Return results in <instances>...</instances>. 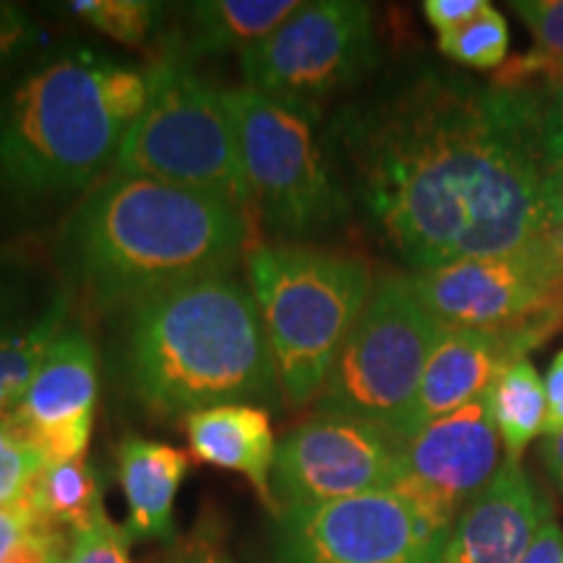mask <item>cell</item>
Masks as SVG:
<instances>
[{"label": "cell", "instance_id": "obj_1", "mask_svg": "<svg viewBox=\"0 0 563 563\" xmlns=\"http://www.w3.org/2000/svg\"><path fill=\"white\" fill-rule=\"evenodd\" d=\"M344 196L415 272L506 256L551 230L545 112L525 89L420 70L334 115Z\"/></svg>", "mask_w": 563, "mask_h": 563}, {"label": "cell", "instance_id": "obj_2", "mask_svg": "<svg viewBox=\"0 0 563 563\" xmlns=\"http://www.w3.org/2000/svg\"><path fill=\"white\" fill-rule=\"evenodd\" d=\"M249 224L220 196L108 173L68 211L55 269L70 300L125 313L183 282L235 272Z\"/></svg>", "mask_w": 563, "mask_h": 563}, {"label": "cell", "instance_id": "obj_3", "mask_svg": "<svg viewBox=\"0 0 563 563\" xmlns=\"http://www.w3.org/2000/svg\"><path fill=\"white\" fill-rule=\"evenodd\" d=\"M152 97V68L60 47L0 74V217L37 214L97 186Z\"/></svg>", "mask_w": 563, "mask_h": 563}, {"label": "cell", "instance_id": "obj_4", "mask_svg": "<svg viewBox=\"0 0 563 563\" xmlns=\"http://www.w3.org/2000/svg\"><path fill=\"white\" fill-rule=\"evenodd\" d=\"M121 371L159 418L269 402L279 378L262 313L232 274H211L125 311Z\"/></svg>", "mask_w": 563, "mask_h": 563}, {"label": "cell", "instance_id": "obj_5", "mask_svg": "<svg viewBox=\"0 0 563 563\" xmlns=\"http://www.w3.org/2000/svg\"><path fill=\"white\" fill-rule=\"evenodd\" d=\"M245 269L282 397L292 407L313 402L376 285L368 264L347 253L277 243L245 253Z\"/></svg>", "mask_w": 563, "mask_h": 563}, {"label": "cell", "instance_id": "obj_6", "mask_svg": "<svg viewBox=\"0 0 563 563\" xmlns=\"http://www.w3.org/2000/svg\"><path fill=\"white\" fill-rule=\"evenodd\" d=\"M253 217L285 241L327 230L347 211V196L321 133V108L249 87L224 89Z\"/></svg>", "mask_w": 563, "mask_h": 563}, {"label": "cell", "instance_id": "obj_7", "mask_svg": "<svg viewBox=\"0 0 563 563\" xmlns=\"http://www.w3.org/2000/svg\"><path fill=\"white\" fill-rule=\"evenodd\" d=\"M110 173L220 196L253 220L224 89L211 87L178 58L152 66V97L125 133Z\"/></svg>", "mask_w": 563, "mask_h": 563}, {"label": "cell", "instance_id": "obj_8", "mask_svg": "<svg viewBox=\"0 0 563 563\" xmlns=\"http://www.w3.org/2000/svg\"><path fill=\"white\" fill-rule=\"evenodd\" d=\"M443 332L415 295L410 277H382L316 399L319 412L373 422L391 435L410 410Z\"/></svg>", "mask_w": 563, "mask_h": 563}, {"label": "cell", "instance_id": "obj_9", "mask_svg": "<svg viewBox=\"0 0 563 563\" xmlns=\"http://www.w3.org/2000/svg\"><path fill=\"white\" fill-rule=\"evenodd\" d=\"M376 34L368 3L319 0L300 3L249 51L241 53L245 87L279 100L319 104L347 89L373 66Z\"/></svg>", "mask_w": 563, "mask_h": 563}, {"label": "cell", "instance_id": "obj_10", "mask_svg": "<svg viewBox=\"0 0 563 563\" xmlns=\"http://www.w3.org/2000/svg\"><path fill=\"white\" fill-rule=\"evenodd\" d=\"M277 517V563H439L452 532L391 488Z\"/></svg>", "mask_w": 563, "mask_h": 563}, {"label": "cell", "instance_id": "obj_11", "mask_svg": "<svg viewBox=\"0 0 563 563\" xmlns=\"http://www.w3.org/2000/svg\"><path fill=\"white\" fill-rule=\"evenodd\" d=\"M397 481V441L373 422L319 412L277 446L272 496L277 514L363 493Z\"/></svg>", "mask_w": 563, "mask_h": 563}, {"label": "cell", "instance_id": "obj_12", "mask_svg": "<svg viewBox=\"0 0 563 563\" xmlns=\"http://www.w3.org/2000/svg\"><path fill=\"white\" fill-rule=\"evenodd\" d=\"M407 277L443 329L506 334L563 300L543 238L506 256L464 258Z\"/></svg>", "mask_w": 563, "mask_h": 563}, {"label": "cell", "instance_id": "obj_13", "mask_svg": "<svg viewBox=\"0 0 563 563\" xmlns=\"http://www.w3.org/2000/svg\"><path fill=\"white\" fill-rule=\"evenodd\" d=\"M498 467L501 435L483 397L397 443V481L391 490L435 525L452 530L460 511L493 481Z\"/></svg>", "mask_w": 563, "mask_h": 563}, {"label": "cell", "instance_id": "obj_14", "mask_svg": "<svg viewBox=\"0 0 563 563\" xmlns=\"http://www.w3.org/2000/svg\"><path fill=\"white\" fill-rule=\"evenodd\" d=\"M100 378L95 344L68 323L47 350L16 410L5 415L47 464L81 460L95 428Z\"/></svg>", "mask_w": 563, "mask_h": 563}, {"label": "cell", "instance_id": "obj_15", "mask_svg": "<svg viewBox=\"0 0 563 563\" xmlns=\"http://www.w3.org/2000/svg\"><path fill=\"white\" fill-rule=\"evenodd\" d=\"M68 313L60 279L16 262L0 264V418L16 410L47 350L70 323Z\"/></svg>", "mask_w": 563, "mask_h": 563}, {"label": "cell", "instance_id": "obj_16", "mask_svg": "<svg viewBox=\"0 0 563 563\" xmlns=\"http://www.w3.org/2000/svg\"><path fill=\"white\" fill-rule=\"evenodd\" d=\"M548 519L551 506L522 464L506 460L460 511L439 563H519Z\"/></svg>", "mask_w": 563, "mask_h": 563}, {"label": "cell", "instance_id": "obj_17", "mask_svg": "<svg viewBox=\"0 0 563 563\" xmlns=\"http://www.w3.org/2000/svg\"><path fill=\"white\" fill-rule=\"evenodd\" d=\"M506 363H511L509 352L498 334L446 329L428 357L418 394L391 439L402 443L428 422L483 399Z\"/></svg>", "mask_w": 563, "mask_h": 563}, {"label": "cell", "instance_id": "obj_18", "mask_svg": "<svg viewBox=\"0 0 563 563\" xmlns=\"http://www.w3.org/2000/svg\"><path fill=\"white\" fill-rule=\"evenodd\" d=\"M188 441L201 462L249 477L264 504L277 511L272 496V467L277 443L269 412L256 405H220L186 418Z\"/></svg>", "mask_w": 563, "mask_h": 563}, {"label": "cell", "instance_id": "obj_19", "mask_svg": "<svg viewBox=\"0 0 563 563\" xmlns=\"http://www.w3.org/2000/svg\"><path fill=\"white\" fill-rule=\"evenodd\" d=\"M295 0H203L180 5L173 53L167 58L191 63L203 55L249 51L298 11Z\"/></svg>", "mask_w": 563, "mask_h": 563}, {"label": "cell", "instance_id": "obj_20", "mask_svg": "<svg viewBox=\"0 0 563 563\" xmlns=\"http://www.w3.org/2000/svg\"><path fill=\"white\" fill-rule=\"evenodd\" d=\"M118 467L129 504V538L170 540L173 506L188 473V456L159 441L125 439L118 452Z\"/></svg>", "mask_w": 563, "mask_h": 563}, {"label": "cell", "instance_id": "obj_21", "mask_svg": "<svg viewBox=\"0 0 563 563\" xmlns=\"http://www.w3.org/2000/svg\"><path fill=\"white\" fill-rule=\"evenodd\" d=\"M488 410L506 449V460H517L530 443L545 433L548 422V397L545 382L534 365L522 361L506 363L498 371L496 382L490 384Z\"/></svg>", "mask_w": 563, "mask_h": 563}, {"label": "cell", "instance_id": "obj_22", "mask_svg": "<svg viewBox=\"0 0 563 563\" xmlns=\"http://www.w3.org/2000/svg\"><path fill=\"white\" fill-rule=\"evenodd\" d=\"M34 498L55 525L68 527L74 534L87 530L104 511L97 475L84 456L81 460L47 464L37 490H34Z\"/></svg>", "mask_w": 563, "mask_h": 563}, {"label": "cell", "instance_id": "obj_23", "mask_svg": "<svg viewBox=\"0 0 563 563\" xmlns=\"http://www.w3.org/2000/svg\"><path fill=\"white\" fill-rule=\"evenodd\" d=\"M60 530L34 496L0 506V563H66Z\"/></svg>", "mask_w": 563, "mask_h": 563}, {"label": "cell", "instance_id": "obj_24", "mask_svg": "<svg viewBox=\"0 0 563 563\" xmlns=\"http://www.w3.org/2000/svg\"><path fill=\"white\" fill-rule=\"evenodd\" d=\"M439 51L470 68H501L509 55V24L504 13L488 5L481 16L452 34H441Z\"/></svg>", "mask_w": 563, "mask_h": 563}, {"label": "cell", "instance_id": "obj_25", "mask_svg": "<svg viewBox=\"0 0 563 563\" xmlns=\"http://www.w3.org/2000/svg\"><path fill=\"white\" fill-rule=\"evenodd\" d=\"M68 11L123 45H141L154 32L162 5L150 0H74Z\"/></svg>", "mask_w": 563, "mask_h": 563}, {"label": "cell", "instance_id": "obj_26", "mask_svg": "<svg viewBox=\"0 0 563 563\" xmlns=\"http://www.w3.org/2000/svg\"><path fill=\"white\" fill-rule=\"evenodd\" d=\"M45 470V456L19 433L9 418H0V506L32 498Z\"/></svg>", "mask_w": 563, "mask_h": 563}, {"label": "cell", "instance_id": "obj_27", "mask_svg": "<svg viewBox=\"0 0 563 563\" xmlns=\"http://www.w3.org/2000/svg\"><path fill=\"white\" fill-rule=\"evenodd\" d=\"M530 30L534 47L540 58L551 63V68L563 79V0H522L511 3Z\"/></svg>", "mask_w": 563, "mask_h": 563}, {"label": "cell", "instance_id": "obj_28", "mask_svg": "<svg viewBox=\"0 0 563 563\" xmlns=\"http://www.w3.org/2000/svg\"><path fill=\"white\" fill-rule=\"evenodd\" d=\"M66 563H131V538L108 514L74 534Z\"/></svg>", "mask_w": 563, "mask_h": 563}, {"label": "cell", "instance_id": "obj_29", "mask_svg": "<svg viewBox=\"0 0 563 563\" xmlns=\"http://www.w3.org/2000/svg\"><path fill=\"white\" fill-rule=\"evenodd\" d=\"M40 30L32 13L0 0V74L37 53Z\"/></svg>", "mask_w": 563, "mask_h": 563}, {"label": "cell", "instance_id": "obj_30", "mask_svg": "<svg viewBox=\"0 0 563 563\" xmlns=\"http://www.w3.org/2000/svg\"><path fill=\"white\" fill-rule=\"evenodd\" d=\"M488 5V0H426L422 11L441 37V34H452L475 21Z\"/></svg>", "mask_w": 563, "mask_h": 563}, {"label": "cell", "instance_id": "obj_31", "mask_svg": "<svg viewBox=\"0 0 563 563\" xmlns=\"http://www.w3.org/2000/svg\"><path fill=\"white\" fill-rule=\"evenodd\" d=\"M519 563H563V530L553 519L540 527L534 534L530 551L525 553V559Z\"/></svg>", "mask_w": 563, "mask_h": 563}, {"label": "cell", "instance_id": "obj_32", "mask_svg": "<svg viewBox=\"0 0 563 563\" xmlns=\"http://www.w3.org/2000/svg\"><path fill=\"white\" fill-rule=\"evenodd\" d=\"M545 397H548L545 433L553 435L563 431V350L553 357L551 368H548Z\"/></svg>", "mask_w": 563, "mask_h": 563}, {"label": "cell", "instance_id": "obj_33", "mask_svg": "<svg viewBox=\"0 0 563 563\" xmlns=\"http://www.w3.org/2000/svg\"><path fill=\"white\" fill-rule=\"evenodd\" d=\"M553 104L545 110V129H548V150H551L553 165L563 162V79L553 87Z\"/></svg>", "mask_w": 563, "mask_h": 563}, {"label": "cell", "instance_id": "obj_34", "mask_svg": "<svg viewBox=\"0 0 563 563\" xmlns=\"http://www.w3.org/2000/svg\"><path fill=\"white\" fill-rule=\"evenodd\" d=\"M545 207H548V222L553 228L563 224V162L553 167L545 180Z\"/></svg>", "mask_w": 563, "mask_h": 563}, {"label": "cell", "instance_id": "obj_35", "mask_svg": "<svg viewBox=\"0 0 563 563\" xmlns=\"http://www.w3.org/2000/svg\"><path fill=\"white\" fill-rule=\"evenodd\" d=\"M543 251H545L548 264H551L555 285H559V290L563 292V224H561V228H553V230L545 232V235H543Z\"/></svg>", "mask_w": 563, "mask_h": 563}, {"label": "cell", "instance_id": "obj_36", "mask_svg": "<svg viewBox=\"0 0 563 563\" xmlns=\"http://www.w3.org/2000/svg\"><path fill=\"white\" fill-rule=\"evenodd\" d=\"M543 462L548 475L553 477V483L563 490V431L548 435L543 443Z\"/></svg>", "mask_w": 563, "mask_h": 563}, {"label": "cell", "instance_id": "obj_37", "mask_svg": "<svg viewBox=\"0 0 563 563\" xmlns=\"http://www.w3.org/2000/svg\"><path fill=\"white\" fill-rule=\"evenodd\" d=\"M561 298H563V292H561Z\"/></svg>", "mask_w": 563, "mask_h": 563}]
</instances>
